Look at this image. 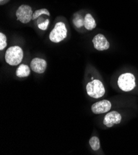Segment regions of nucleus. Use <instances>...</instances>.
<instances>
[{
	"label": "nucleus",
	"instance_id": "f257e3e1",
	"mask_svg": "<svg viewBox=\"0 0 138 155\" xmlns=\"http://www.w3.org/2000/svg\"><path fill=\"white\" fill-rule=\"evenodd\" d=\"M24 58V52L19 46H12L8 48L5 53L6 63L11 66H18L21 64Z\"/></svg>",
	"mask_w": 138,
	"mask_h": 155
},
{
	"label": "nucleus",
	"instance_id": "f03ea898",
	"mask_svg": "<svg viewBox=\"0 0 138 155\" xmlns=\"http://www.w3.org/2000/svg\"><path fill=\"white\" fill-rule=\"evenodd\" d=\"M68 35V29L63 22H58L49 34L50 40L55 43H58L63 41Z\"/></svg>",
	"mask_w": 138,
	"mask_h": 155
},
{
	"label": "nucleus",
	"instance_id": "7ed1b4c3",
	"mask_svg": "<svg viewBox=\"0 0 138 155\" xmlns=\"http://www.w3.org/2000/svg\"><path fill=\"white\" fill-rule=\"evenodd\" d=\"M86 91L87 95L91 98L98 99L105 95V89L103 83L100 81L95 79L87 83Z\"/></svg>",
	"mask_w": 138,
	"mask_h": 155
},
{
	"label": "nucleus",
	"instance_id": "20e7f679",
	"mask_svg": "<svg viewBox=\"0 0 138 155\" xmlns=\"http://www.w3.org/2000/svg\"><path fill=\"white\" fill-rule=\"evenodd\" d=\"M118 85L123 91L128 92L136 87V79L134 74L130 72L122 74L118 79Z\"/></svg>",
	"mask_w": 138,
	"mask_h": 155
},
{
	"label": "nucleus",
	"instance_id": "39448f33",
	"mask_svg": "<svg viewBox=\"0 0 138 155\" xmlns=\"http://www.w3.org/2000/svg\"><path fill=\"white\" fill-rule=\"evenodd\" d=\"M33 14L34 12L31 6L28 5H21L16 11V16L18 21L25 24L32 20Z\"/></svg>",
	"mask_w": 138,
	"mask_h": 155
},
{
	"label": "nucleus",
	"instance_id": "423d86ee",
	"mask_svg": "<svg viewBox=\"0 0 138 155\" xmlns=\"http://www.w3.org/2000/svg\"><path fill=\"white\" fill-rule=\"evenodd\" d=\"M112 107V103L107 100L97 101L91 106V111L95 114H101L109 112Z\"/></svg>",
	"mask_w": 138,
	"mask_h": 155
},
{
	"label": "nucleus",
	"instance_id": "0eeeda50",
	"mask_svg": "<svg viewBox=\"0 0 138 155\" xmlns=\"http://www.w3.org/2000/svg\"><path fill=\"white\" fill-rule=\"evenodd\" d=\"M122 119L121 115L116 111L107 113L103 119V124L107 127H112L115 124H119Z\"/></svg>",
	"mask_w": 138,
	"mask_h": 155
},
{
	"label": "nucleus",
	"instance_id": "6e6552de",
	"mask_svg": "<svg viewBox=\"0 0 138 155\" xmlns=\"http://www.w3.org/2000/svg\"><path fill=\"white\" fill-rule=\"evenodd\" d=\"M94 47L98 51H105L110 48V43L106 37L101 34H97L93 39Z\"/></svg>",
	"mask_w": 138,
	"mask_h": 155
},
{
	"label": "nucleus",
	"instance_id": "1a4fd4ad",
	"mask_svg": "<svg viewBox=\"0 0 138 155\" xmlns=\"http://www.w3.org/2000/svg\"><path fill=\"white\" fill-rule=\"evenodd\" d=\"M30 67L34 72L40 74L44 73L47 69V63L42 58H35L30 62Z\"/></svg>",
	"mask_w": 138,
	"mask_h": 155
},
{
	"label": "nucleus",
	"instance_id": "9d476101",
	"mask_svg": "<svg viewBox=\"0 0 138 155\" xmlns=\"http://www.w3.org/2000/svg\"><path fill=\"white\" fill-rule=\"evenodd\" d=\"M30 74V68L27 64H20L16 71V76L19 77V78H24V77H27L29 76Z\"/></svg>",
	"mask_w": 138,
	"mask_h": 155
},
{
	"label": "nucleus",
	"instance_id": "9b49d317",
	"mask_svg": "<svg viewBox=\"0 0 138 155\" xmlns=\"http://www.w3.org/2000/svg\"><path fill=\"white\" fill-rule=\"evenodd\" d=\"M97 26L96 22L90 14H87L84 16V27L87 30H93Z\"/></svg>",
	"mask_w": 138,
	"mask_h": 155
},
{
	"label": "nucleus",
	"instance_id": "f8f14e48",
	"mask_svg": "<svg viewBox=\"0 0 138 155\" xmlns=\"http://www.w3.org/2000/svg\"><path fill=\"white\" fill-rule=\"evenodd\" d=\"M37 27L41 30H46L50 24V20L49 19H44L42 16L38 18Z\"/></svg>",
	"mask_w": 138,
	"mask_h": 155
},
{
	"label": "nucleus",
	"instance_id": "ddd939ff",
	"mask_svg": "<svg viewBox=\"0 0 138 155\" xmlns=\"http://www.w3.org/2000/svg\"><path fill=\"white\" fill-rule=\"evenodd\" d=\"M72 23L76 27L78 28H80L82 27H84V18L82 15L80 14H78L77 15H74L72 19Z\"/></svg>",
	"mask_w": 138,
	"mask_h": 155
},
{
	"label": "nucleus",
	"instance_id": "4468645a",
	"mask_svg": "<svg viewBox=\"0 0 138 155\" xmlns=\"http://www.w3.org/2000/svg\"><path fill=\"white\" fill-rule=\"evenodd\" d=\"M47 15V16H50V13L49 11L46 8H42V9H37L34 12L32 20L34 21L37 19H38L39 17L42 16V15Z\"/></svg>",
	"mask_w": 138,
	"mask_h": 155
},
{
	"label": "nucleus",
	"instance_id": "2eb2a0df",
	"mask_svg": "<svg viewBox=\"0 0 138 155\" xmlns=\"http://www.w3.org/2000/svg\"><path fill=\"white\" fill-rule=\"evenodd\" d=\"M89 145L94 151H97L100 148V140L97 137H91L89 140Z\"/></svg>",
	"mask_w": 138,
	"mask_h": 155
},
{
	"label": "nucleus",
	"instance_id": "dca6fc26",
	"mask_svg": "<svg viewBox=\"0 0 138 155\" xmlns=\"http://www.w3.org/2000/svg\"><path fill=\"white\" fill-rule=\"evenodd\" d=\"M7 46V38L5 34L0 33V50H4Z\"/></svg>",
	"mask_w": 138,
	"mask_h": 155
},
{
	"label": "nucleus",
	"instance_id": "f3484780",
	"mask_svg": "<svg viewBox=\"0 0 138 155\" xmlns=\"http://www.w3.org/2000/svg\"><path fill=\"white\" fill-rule=\"evenodd\" d=\"M6 0H0V2H1V5H3V4H5L6 3Z\"/></svg>",
	"mask_w": 138,
	"mask_h": 155
}]
</instances>
